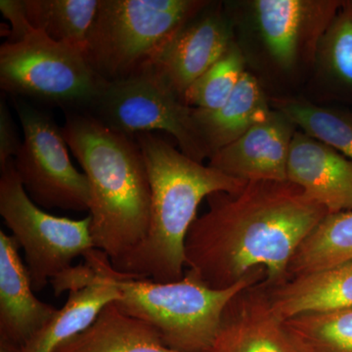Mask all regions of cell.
I'll list each match as a JSON object with an SVG mask.
<instances>
[{
    "label": "cell",
    "instance_id": "d6986e66",
    "mask_svg": "<svg viewBox=\"0 0 352 352\" xmlns=\"http://www.w3.org/2000/svg\"><path fill=\"white\" fill-rule=\"evenodd\" d=\"M113 284L94 279L85 288L69 292L68 300L45 325L34 333L20 352H54L67 340L94 323L106 305L119 300Z\"/></svg>",
    "mask_w": 352,
    "mask_h": 352
},
{
    "label": "cell",
    "instance_id": "9a60e30c",
    "mask_svg": "<svg viewBox=\"0 0 352 352\" xmlns=\"http://www.w3.org/2000/svg\"><path fill=\"white\" fill-rule=\"evenodd\" d=\"M19 249L13 236L0 230V342L21 349L57 308L34 295Z\"/></svg>",
    "mask_w": 352,
    "mask_h": 352
},
{
    "label": "cell",
    "instance_id": "d4e9b609",
    "mask_svg": "<svg viewBox=\"0 0 352 352\" xmlns=\"http://www.w3.org/2000/svg\"><path fill=\"white\" fill-rule=\"evenodd\" d=\"M247 62L245 51L234 43L223 57L186 90L182 101L188 107L204 111L221 107L247 71Z\"/></svg>",
    "mask_w": 352,
    "mask_h": 352
},
{
    "label": "cell",
    "instance_id": "4fadbf2b",
    "mask_svg": "<svg viewBox=\"0 0 352 352\" xmlns=\"http://www.w3.org/2000/svg\"><path fill=\"white\" fill-rule=\"evenodd\" d=\"M210 352H296L263 281L227 303Z\"/></svg>",
    "mask_w": 352,
    "mask_h": 352
},
{
    "label": "cell",
    "instance_id": "cb8c5ba5",
    "mask_svg": "<svg viewBox=\"0 0 352 352\" xmlns=\"http://www.w3.org/2000/svg\"><path fill=\"white\" fill-rule=\"evenodd\" d=\"M284 325L296 352H352V308L296 315Z\"/></svg>",
    "mask_w": 352,
    "mask_h": 352
},
{
    "label": "cell",
    "instance_id": "52a82bcc",
    "mask_svg": "<svg viewBox=\"0 0 352 352\" xmlns=\"http://www.w3.org/2000/svg\"><path fill=\"white\" fill-rule=\"evenodd\" d=\"M0 214L25 252L34 292L72 267L78 256L95 249L89 215L82 219L55 217L32 201L16 171L14 159L0 168Z\"/></svg>",
    "mask_w": 352,
    "mask_h": 352
},
{
    "label": "cell",
    "instance_id": "ffe728a7",
    "mask_svg": "<svg viewBox=\"0 0 352 352\" xmlns=\"http://www.w3.org/2000/svg\"><path fill=\"white\" fill-rule=\"evenodd\" d=\"M314 69L328 96L352 105V0H342L322 36Z\"/></svg>",
    "mask_w": 352,
    "mask_h": 352
},
{
    "label": "cell",
    "instance_id": "277c9868",
    "mask_svg": "<svg viewBox=\"0 0 352 352\" xmlns=\"http://www.w3.org/2000/svg\"><path fill=\"white\" fill-rule=\"evenodd\" d=\"M92 279L113 284L119 292L116 305L124 314L152 326L166 346L180 352H210L227 303L238 292L266 277L263 267L232 288H210L191 270L179 281H153L113 270L104 252L94 249L85 256Z\"/></svg>",
    "mask_w": 352,
    "mask_h": 352
},
{
    "label": "cell",
    "instance_id": "ba28073f",
    "mask_svg": "<svg viewBox=\"0 0 352 352\" xmlns=\"http://www.w3.org/2000/svg\"><path fill=\"white\" fill-rule=\"evenodd\" d=\"M87 113L129 138L166 132L175 139L183 154L200 163L210 159L194 120L193 108L185 105L151 67L124 80L107 82Z\"/></svg>",
    "mask_w": 352,
    "mask_h": 352
},
{
    "label": "cell",
    "instance_id": "ac0fdd59",
    "mask_svg": "<svg viewBox=\"0 0 352 352\" xmlns=\"http://www.w3.org/2000/svg\"><path fill=\"white\" fill-rule=\"evenodd\" d=\"M54 352H180L166 346L152 326L109 303L94 323Z\"/></svg>",
    "mask_w": 352,
    "mask_h": 352
},
{
    "label": "cell",
    "instance_id": "e0dca14e",
    "mask_svg": "<svg viewBox=\"0 0 352 352\" xmlns=\"http://www.w3.org/2000/svg\"><path fill=\"white\" fill-rule=\"evenodd\" d=\"M271 111L270 100L263 85L247 69L221 107L214 111L193 108V117L212 157L265 120Z\"/></svg>",
    "mask_w": 352,
    "mask_h": 352
},
{
    "label": "cell",
    "instance_id": "3957f363",
    "mask_svg": "<svg viewBox=\"0 0 352 352\" xmlns=\"http://www.w3.org/2000/svg\"><path fill=\"white\" fill-rule=\"evenodd\" d=\"M151 186V220L145 239L112 264L118 272L168 283L185 274V241L204 199L233 193L247 182L191 159L155 133L134 136Z\"/></svg>",
    "mask_w": 352,
    "mask_h": 352
},
{
    "label": "cell",
    "instance_id": "8992f818",
    "mask_svg": "<svg viewBox=\"0 0 352 352\" xmlns=\"http://www.w3.org/2000/svg\"><path fill=\"white\" fill-rule=\"evenodd\" d=\"M106 85L82 50L56 43L38 30L0 47V87L11 95L67 113L88 112Z\"/></svg>",
    "mask_w": 352,
    "mask_h": 352
},
{
    "label": "cell",
    "instance_id": "7c38bea8",
    "mask_svg": "<svg viewBox=\"0 0 352 352\" xmlns=\"http://www.w3.org/2000/svg\"><path fill=\"white\" fill-rule=\"evenodd\" d=\"M298 127L280 111L210 157L208 166L244 182L288 180L292 141Z\"/></svg>",
    "mask_w": 352,
    "mask_h": 352
},
{
    "label": "cell",
    "instance_id": "603a6c76",
    "mask_svg": "<svg viewBox=\"0 0 352 352\" xmlns=\"http://www.w3.org/2000/svg\"><path fill=\"white\" fill-rule=\"evenodd\" d=\"M270 104L286 115L298 129L352 160V110L326 107L289 97L270 99Z\"/></svg>",
    "mask_w": 352,
    "mask_h": 352
},
{
    "label": "cell",
    "instance_id": "5b68a950",
    "mask_svg": "<svg viewBox=\"0 0 352 352\" xmlns=\"http://www.w3.org/2000/svg\"><path fill=\"white\" fill-rule=\"evenodd\" d=\"M210 2L100 0L88 32L87 61L107 82L135 75Z\"/></svg>",
    "mask_w": 352,
    "mask_h": 352
},
{
    "label": "cell",
    "instance_id": "484cf974",
    "mask_svg": "<svg viewBox=\"0 0 352 352\" xmlns=\"http://www.w3.org/2000/svg\"><path fill=\"white\" fill-rule=\"evenodd\" d=\"M23 140L19 138L6 99H0V168H4L10 160L17 156Z\"/></svg>",
    "mask_w": 352,
    "mask_h": 352
},
{
    "label": "cell",
    "instance_id": "8fae6325",
    "mask_svg": "<svg viewBox=\"0 0 352 352\" xmlns=\"http://www.w3.org/2000/svg\"><path fill=\"white\" fill-rule=\"evenodd\" d=\"M224 7L210 2L149 65L180 100L186 90L236 43L235 23Z\"/></svg>",
    "mask_w": 352,
    "mask_h": 352
},
{
    "label": "cell",
    "instance_id": "6da1fadb",
    "mask_svg": "<svg viewBox=\"0 0 352 352\" xmlns=\"http://www.w3.org/2000/svg\"><path fill=\"white\" fill-rule=\"evenodd\" d=\"M207 200L187 234L185 270L214 289L232 288L259 267L266 288L286 283L296 250L329 214L289 180L249 182Z\"/></svg>",
    "mask_w": 352,
    "mask_h": 352
},
{
    "label": "cell",
    "instance_id": "4316f807",
    "mask_svg": "<svg viewBox=\"0 0 352 352\" xmlns=\"http://www.w3.org/2000/svg\"><path fill=\"white\" fill-rule=\"evenodd\" d=\"M0 10L2 15L10 22L11 30L9 32L8 43L21 41L34 31L25 15L24 0H1Z\"/></svg>",
    "mask_w": 352,
    "mask_h": 352
},
{
    "label": "cell",
    "instance_id": "2e32d148",
    "mask_svg": "<svg viewBox=\"0 0 352 352\" xmlns=\"http://www.w3.org/2000/svg\"><path fill=\"white\" fill-rule=\"evenodd\" d=\"M267 291L273 308L284 320L309 312L352 308V258L292 278Z\"/></svg>",
    "mask_w": 352,
    "mask_h": 352
},
{
    "label": "cell",
    "instance_id": "7a4b0ae2",
    "mask_svg": "<svg viewBox=\"0 0 352 352\" xmlns=\"http://www.w3.org/2000/svg\"><path fill=\"white\" fill-rule=\"evenodd\" d=\"M62 131L89 182L95 249L116 263L149 230L152 193L142 152L134 138L109 129L87 112L67 113Z\"/></svg>",
    "mask_w": 352,
    "mask_h": 352
},
{
    "label": "cell",
    "instance_id": "9c48e42d",
    "mask_svg": "<svg viewBox=\"0 0 352 352\" xmlns=\"http://www.w3.org/2000/svg\"><path fill=\"white\" fill-rule=\"evenodd\" d=\"M15 106L24 138L14 164L28 195L39 208L89 210V182L72 164L62 127L24 101Z\"/></svg>",
    "mask_w": 352,
    "mask_h": 352
},
{
    "label": "cell",
    "instance_id": "83f0119b",
    "mask_svg": "<svg viewBox=\"0 0 352 352\" xmlns=\"http://www.w3.org/2000/svg\"><path fill=\"white\" fill-rule=\"evenodd\" d=\"M0 352H20V349L6 342H0Z\"/></svg>",
    "mask_w": 352,
    "mask_h": 352
},
{
    "label": "cell",
    "instance_id": "5bb4252c",
    "mask_svg": "<svg viewBox=\"0 0 352 352\" xmlns=\"http://www.w3.org/2000/svg\"><path fill=\"white\" fill-rule=\"evenodd\" d=\"M288 180L329 214L352 210V160L300 129L289 150Z\"/></svg>",
    "mask_w": 352,
    "mask_h": 352
},
{
    "label": "cell",
    "instance_id": "7402d4cb",
    "mask_svg": "<svg viewBox=\"0 0 352 352\" xmlns=\"http://www.w3.org/2000/svg\"><path fill=\"white\" fill-rule=\"evenodd\" d=\"M351 258L352 210L328 214L296 250L287 276L309 274Z\"/></svg>",
    "mask_w": 352,
    "mask_h": 352
},
{
    "label": "cell",
    "instance_id": "30bf717a",
    "mask_svg": "<svg viewBox=\"0 0 352 352\" xmlns=\"http://www.w3.org/2000/svg\"><path fill=\"white\" fill-rule=\"evenodd\" d=\"M342 0L245 2L252 32L271 63L285 73L314 67L319 43Z\"/></svg>",
    "mask_w": 352,
    "mask_h": 352
},
{
    "label": "cell",
    "instance_id": "44dd1931",
    "mask_svg": "<svg viewBox=\"0 0 352 352\" xmlns=\"http://www.w3.org/2000/svg\"><path fill=\"white\" fill-rule=\"evenodd\" d=\"M99 3L100 0H24L25 15L34 29L85 53Z\"/></svg>",
    "mask_w": 352,
    "mask_h": 352
}]
</instances>
